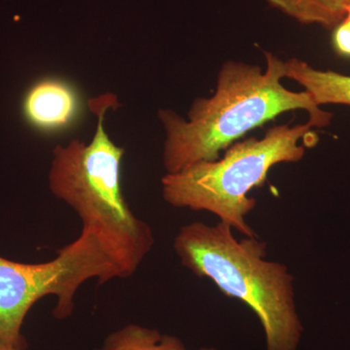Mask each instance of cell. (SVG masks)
Returning a JSON list of instances; mask_svg holds the SVG:
<instances>
[{
    "mask_svg": "<svg viewBox=\"0 0 350 350\" xmlns=\"http://www.w3.org/2000/svg\"><path fill=\"white\" fill-rule=\"evenodd\" d=\"M265 56V72L253 64L226 62L219 71L215 93L193 101L187 120L174 110H159L165 131V174H175L195 163L218 160L221 152L248 131L291 110H306L314 128L330 125L333 114L320 109L310 94L283 87V61L271 53Z\"/></svg>",
    "mask_w": 350,
    "mask_h": 350,
    "instance_id": "obj_1",
    "label": "cell"
},
{
    "mask_svg": "<svg viewBox=\"0 0 350 350\" xmlns=\"http://www.w3.org/2000/svg\"><path fill=\"white\" fill-rule=\"evenodd\" d=\"M96 117L89 142L71 140L53 150L48 175L52 194L75 211L82 228L98 232L126 278L133 275L155 243L150 226L131 211L121 186L125 148L105 129L108 110L119 107L116 94L105 93L88 101Z\"/></svg>",
    "mask_w": 350,
    "mask_h": 350,
    "instance_id": "obj_2",
    "label": "cell"
},
{
    "mask_svg": "<svg viewBox=\"0 0 350 350\" xmlns=\"http://www.w3.org/2000/svg\"><path fill=\"white\" fill-rule=\"evenodd\" d=\"M174 250L184 268L208 278L223 294L243 301L261 322L266 350H297L304 326L296 304L294 275L282 262L267 259V243L238 239L231 226L192 222L182 226Z\"/></svg>",
    "mask_w": 350,
    "mask_h": 350,
    "instance_id": "obj_3",
    "label": "cell"
},
{
    "mask_svg": "<svg viewBox=\"0 0 350 350\" xmlns=\"http://www.w3.org/2000/svg\"><path fill=\"white\" fill-rule=\"evenodd\" d=\"M310 121L275 126L262 138L234 142L223 158L165 174L161 180L163 199L176 208L213 213L247 238L258 237L245 221L256 206V200L248 194L265 183L271 167L297 163L305 157L308 146L300 144L301 140L319 142Z\"/></svg>",
    "mask_w": 350,
    "mask_h": 350,
    "instance_id": "obj_4",
    "label": "cell"
},
{
    "mask_svg": "<svg viewBox=\"0 0 350 350\" xmlns=\"http://www.w3.org/2000/svg\"><path fill=\"white\" fill-rule=\"evenodd\" d=\"M92 278L105 284L125 276L98 232L88 228L51 261L24 264L0 256V345L27 349L22 327L31 306L43 297L56 296L53 315L66 319L75 310L77 290Z\"/></svg>",
    "mask_w": 350,
    "mask_h": 350,
    "instance_id": "obj_5",
    "label": "cell"
},
{
    "mask_svg": "<svg viewBox=\"0 0 350 350\" xmlns=\"http://www.w3.org/2000/svg\"><path fill=\"white\" fill-rule=\"evenodd\" d=\"M23 108L32 126L54 133L75 126L81 116L83 105L75 85L63 78L46 77L29 88Z\"/></svg>",
    "mask_w": 350,
    "mask_h": 350,
    "instance_id": "obj_6",
    "label": "cell"
},
{
    "mask_svg": "<svg viewBox=\"0 0 350 350\" xmlns=\"http://www.w3.org/2000/svg\"><path fill=\"white\" fill-rule=\"evenodd\" d=\"M284 78L305 88L317 107L325 105H350V76L332 70H320L301 59L283 62Z\"/></svg>",
    "mask_w": 350,
    "mask_h": 350,
    "instance_id": "obj_7",
    "label": "cell"
},
{
    "mask_svg": "<svg viewBox=\"0 0 350 350\" xmlns=\"http://www.w3.org/2000/svg\"><path fill=\"white\" fill-rule=\"evenodd\" d=\"M301 25H317L333 31L350 11V0H267Z\"/></svg>",
    "mask_w": 350,
    "mask_h": 350,
    "instance_id": "obj_8",
    "label": "cell"
},
{
    "mask_svg": "<svg viewBox=\"0 0 350 350\" xmlns=\"http://www.w3.org/2000/svg\"><path fill=\"white\" fill-rule=\"evenodd\" d=\"M93 350H189L176 336L163 334L157 329L128 324L113 331L103 345ZM197 350H218L215 347H202Z\"/></svg>",
    "mask_w": 350,
    "mask_h": 350,
    "instance_id": "obj_9",
    "label": "cell"
},
{
    "mask_svg": "<svg viewBox=\"0 0 350 350\" xmlns=\"http://www.w3.org/2000/svg\"><path fill=\"white\" fill-rule=\"evenodd\" d=\"M0 350H15L11 347H5V345H0Z\"/></svg>",
    "mask_w": 350,
    "mask_h": 350,
    "instance_id": "obj_10",
    "label": "cell"
},
{
    "mask_svg": "<svg viewBox=\"0 0 350 350\" xmlns=\"http://www.w3.org/2000/svg\"><path fill=\"white\" fill-rule=\"evenodd\" d=\"M344 20L347 21V22L349 23V24L350 25V11L349 13H347V15L345 16V18Z\"/></svg>",
    "mask_w": 350,
    "mask_h": 350,
    "instance_id": "obj_11",
    "label": "cell"
}]
</instances>
